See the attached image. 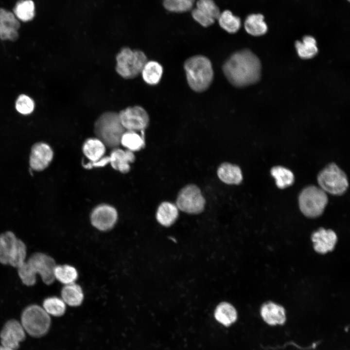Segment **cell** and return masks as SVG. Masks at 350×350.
<instances>
[{"mask_svg": "<svg viewBox=\"0 0 350 350\" xmlns=\"http://www.w3.org/2000/svg\"><path fill=\"white\" fill-rule=\"evenodd\" d=\"M261 70L259 59L247 49L234 52L222 65L225 77L236 88L245 87L257 82L260 77Z\"/></svg>", "mask_w": 350, "mask_h": 350, "instance_id": "obj_1", "label": "cell"}, {"mask_svg": "<svg viewBox=\"0 0 350 350\" xmlns=\"http://www.w3.org/2000/svg\"><path fill=\"white\" fill-rule=\"evenodd\" d=\"M56 265L55 261L52 257L37 252L32 254L18 268V273L22 283L26 286L35 285L37 274L46 284L50 285L55 280L54 270Z\"/></svg>", "mask_w": 350, "mask_h": 350, "instance_id": "obj_2", "label": "cell"}, {"mask_svg": "<svg viewBox=\"0 0 350 350\" xmlns=\"http://www.w3.org/2000/svg\"><path fill=\"white\" fill-rule=\"evenodd\" d=\"M183 68L189 87L194 91L202 92L211 84L214 71L210 60L202 55H196L187 59Z\"/></svg>", "mask_w": 350, "mask_h": 350, "instance_id": "obj_3", "label": "cell"}, {"mask_svg": "<svg viewBox=\"0 0 350 350\" xmlns=\"http://www.w3.org/2000/svg\"><path fill=\"white\" fill-rule=\"evenodd\" d=\"M125 131L119 113L116 112H105L94 122V132L96 138L110 148H117L121 144V139Z\"/></svg>", "mask_w": 350, "mask_h": 350, "instance_id": "obj_4", "label": "cell"}, {"mask_svg": "<svg viewBox=\"0 0 350 350\" xmlns=\"http://www.w3.org/2000/svg\"><path fill=\"white\" fill-rule=\"evenodd\" d=\"M26 246L11 231L0 235V263L18 268L25 261Z\"/></svg>", "mask_w": 350, "mask_h": 350, "instance_id": "obj_5", "label": "cell"}, {"mask_svg": "<svg viewBox=\"0 0 350 350\" xmlns=\"http://www.w3.org/2000/svg\"><path fill=\"white\" fill-rule=\"evenodd\" d=\"M147 61L146 54L142 51L124 47L116 55L115 70L122 77L132 79L140 74Z\"/></svg>", "mask_w": 350, "mask_h": 350, "instance_id": "obj_6", "label": "cell"}, {"mask_svg": "<svg viewBox=\"0 0 350 350\" xmlns=\"http://www.w3.org/2000/svg\"><path fill=\"white\" fill-rule=\"evenodd\" d=\"M25 332L34 337H40L49 332L51 324L50 315L36 304L26 307L21 315V322Z\"/></svg>", "mask_w": 350, "mask_h": 350, "instance_id": "obj_7", "label": "cell"}, {"mask_svg": "<svg viewBox=\"0 0 350 350\" xmlns=\"http://www.w3.org/2000/svg\"><path fill=\"white\" fill-rule=\"evenodd\" d=\"M328 201V196L320 187L310 185L305 187L298 197L299 208L306 217H317L323 212Z\"/></svg>", "mask_w": 350, "mask_h": 350, "instance_id": "obj_8", "label": "cell"}, {"mask_svg": "<svg viewBox=\"0 0 350 350\" xmlns=\"http://www.w3.org/2000/svg\"><path fill=\"white\" fill-rule=\"evenodd\" d=\"M317 180L321 189L332 195H342L349 187L346 175L334 163L328 164L320 171Z\"/></svg>", "mask_w": 350, "mask_h": 350, "instance_id": "obj_9", "label": "cell"}, {"mask_svg": "<svg viewBox=\"0 0 350 350\" xmlns=\"http://www.w3.org/2000/svg\"><path fill=\"white\" fill-rule=\"evenodd\" d=\"M206 200L200 189L190 184L183 187L177 194L175 205L180 210L188 214H198L205 208Z\"/></svg>", "mask_w": 350, "mask_h": 350, "instance_id": "obj_10", "label": "cell"}, {"mask_svg": "<svg viewBox=\"0 0 350 350\" xmlns=\"http://www.w3.org/2000/svg\"><path fill=\"white\" fill-rule=\"evenodd\" d=\"M118 113L121 122L125 130L141 131L149 125V115L141 106L127 107Z\"/></svg>", "mask_w": 350, "mask_h": 350, "instance_id": "obj_11", "label": "cell"}, {"mask_svg": "<svg viewBox=\"0 0 350 350\" xmlns=\"http://www.w3.org/2000/svg\"><path fill=\"white\" fill-rule=\"evenodd\" d=\"M135 159V157L133 152L127 149L123 150L117 147L113 149L109 157H103L99 161L92 164H87L85 167L89 168L92 167L102 166L109 162L115 170L122 173H126L130 170V163L134 162Z\"/></svg>", "mask_w": 350, "mask_h": 350, "instance_id": "obj_12", "label": "cell"}, {"mask_svg": "<svg viewBox=\"0 0 350 350\" xmlns=\"http://www.w3.org/2000/svg\"><path fill=\"white\" fill-rule=\"evenodd\" d=\"M118 219V212L116 209L108 204H101L92 211L90 221L92 226L101 231L111 229Z\"/></svg>", "mask_w": 350, "mask_h": 350, "instance_id": "obj_13", "label": "cell"}, {"mask_svg": "<svg viewBox=\"0 0 350 350\" xmlns=\"http://www.w3.org/2000/svg\"><path fill=\"white\" fill-rule=\"evenodd\" d=\"M0 338L1 345L17 350L20 343L26 338V332L20 322L16 319H10L1 329Z\"/></svg>", "mask_w": 350, "mask_h": 350, "instance_id": "obj_14", "label": "cell"}, {"mask_svg": "<svg viewBox=\"0 0 350 350\" xmlns=\"http://www.w3.org/2000/svg\"><path fill=\"white\" fill-rule=\"evenodd\" d=\"M221 12L213 0H198L192 11L193 18L201 26L207 27L217 20Z\"/></svg>", "mask_w": 350, "mask_h": 350, "instance_id": "obj_15", "label": "cell"}, {"mask_svg": "<svg viewBox=\"0 0 350 350\" xmlns=\"http://www.w3.org/2000/svg\"><path fill=\"white\" fill-rule=\"evenodd\" d=\"M53 158V151L47 143L38 142L32 147L29 156L30 167L36 171H42L50 164Z\"/></svg>", "mask_w": 350, "mask_h": 350, "instance_id": "obj_16", "label": "cell"}, {"mask_svg": "<svg viewBox=\"0 0 350 350\" xmlns=\"http://www.w3.org/2000/svg\"><path fill=\"white\" fill-rule=\"evenodd\" d=\"M20 26L19 21L14 13L4 8H0V38L3 40L14 41L19 37L18 30Z\"/></svg>", "mask_w": 350, "mask_h": 350, "instance_id": "obj_17", "label": "cell"}, {"mask_svg": "<svg viewBox=\"0 0 350 350\" xmlns=\"http://www.w3.org/2000/svg\"><path fill=\"white\" fill-rule=\"evenodd\" d=\"M337 238L332 229L320 228L312 235L315 250L321 254L332 251L335 246Z\"/></svg>", "mask_w": 350, "mask_h": 350, "instance_id": "obj_18", "label": "cell"}, {"mask_svg": "<svg viewBox=\"0 0 350 350\" xmlns=\"http://www.w3.org/2000/svg\"><path fill=\"white\" fill-rule=\"evenodd\" d=\"M261 315L264 322L271 326L283 325L286 319L284 308L272 302L265 303L262 306Z\"/></svg>", "mask_w": 350, "mask_h": 350, "instance_id": "obj_19", "label": "cell"}, {"mask_svg": "<svg viewBox=\"0 0 350 350\" xmlns=\"http://www.w3.org/2000/svg\"><path fill=\"white\" fill-rule=\"evenodd\" d=\"M217 174L221 181L228 185H239L243 179L240 167L229 162L221 164L218 168Z\"/></svg>", "mask_w": 350, "mask_h": 350, "instance_id": "obj_20", "label": "cell"}, {"mask_svg": "<svg viewBox=\"0 0 350 350\" xmlns=\"http://www.w3.org/2000/svg\"><path fill=\"white\" fill-rule=\"evenodd\" d=\"M106 146L97 138H89L86 140L82 150L86 157L90 160L87 164H92L100 160L105 153Z\"/></svg>", "mask_w": 350, "mask_h": 350, "instance_id": "obj_21", "label": "cell"}, {"mask_svg": "<svg viewBox=\"0 0 350 350\" xmlns=\"http://www.w3.org/2000/svg\"><path fill=\"white\" fill-rule=\"evenodd\" d=\"M178 217V209L175 204L164 201L158 206L156 212V219L162 226L170 227Z\"/></svg>", "mask_w": 350, "mask_h": 350, "instance_id": "obj_22", "label": "cell"}, {"mask_svg": "<svg viewBox=\"0 0 350 350\" xmlns=\"http://www.w3.org/2000/svg\"><path fill=\"white\" fill-rule=\"evenodd\" d=\"M163 73V68L159 63L154 60H148L140 74L145 83L151 86H155L160 82Z\"/></svg>", "mask_w": 350, "mask_h": 350, "instance_id": "obj_23", "label": "cell"}, {"mask_svg": "<svg viewBox=\"0 0 350 350\" xmlns=\"http://www.w3.org/2000/svg\"><path fill=\"white\" fill-rule=\"evenodd\" d=\"M61 296L66 304L72 307L80 305L84 299L81 287L75 282L65 285L62 289Z\"/></svg>", "mask_w": 350, "mask_h": 350, "instance_id": "obj_24", "label": "cell"}, {"mask_svg": "<svg viewBox=\"0 0 350 350\" xmlns=\"http://www.w3.org/2000/svg\"><path fill=\"white\" fill-rule=\"evenodd\" d=\"M246 32L253 36H260L267 31V26L264 21V16L261 14L248 15L244 23Z\"/></svg>", "mask_w": 350, "mask_h": 350, "instance_id": "obj_25", "label": "cell"}, {"mask_svg": "<svg viewBox=\"0 0 350 350\" xmlns=\"http://www.w3.org/2000/svg\"><path fill=\"white\" fill-rule=\"evenodd\" d=\"M214 317L223 325L228 326L236 320L237 313L235 308L231 304L223 302L216 307Z\"/></svg>", "mask_w": 350, "mask_h": 350, "instance_id": "obj_26", "label": "cell"}, {"mask_svg": "<svg viewBox=\"0 0 350 350\" xmlns=\"http://www.w3.org/2000/svg\"><path fill=\"white\" fill-rule=\"evenodd\" d=\"M19 21H31L35 15V7L32 0H19L16 4L13 12Z\"/></svg>", "mask_w": 350, "mask_h": 350, "instance_id": "obj_27", "label": "cell"}, {"mask_svg": "<svg viewBox=\"0 0 350 350\" xmlns=\"http://www.w3.org/2000/svg\"><path fill=\"white\" fill-rule=\"evenodd\" d=\"M270 174L276 181L277 186L281 189L291 186L295 181V176L289 169L281 166L273 167Z\"/></svg>", "mask_w": 350, "mask_h": 350, "instance_id": "obj_28", "label": "cell"}, {"mask_svg": "<svg viewBox=\"0 0 350 350\" xmlns=\"http://www.w3.org/2000/svg\"><path fill=\"white\" fill-rule=\"evenodd\" d=\"M295 45L298 54L302 58H311L317 53L315 39L312 36H304L302 42L297 41Z\"/></svg>", "mask_w": 350, "mask_h": 350, "instance_id": "obj_29", "label": "cell"}, {"mask_svg": "<svg viewBox=\"0 0 350 350\" xmlns=\"http://www.w3.org/2000/svg\"><path fill=\"white\" fill-rule=\"evenodd\" d=\"M144 140L138 132L125 130L121 139V144L131 152H136L144 147Z\"/></svg>", "mask_w": 350, "mask_h": 350, "instance_id": "obj_30", "label": "cell"}, {"mask_svg": "<svg viewBox=\"0 0 350 350\" xmlns=\"http://www.w3.org/2000/svg\"><path fill=\"white\" fill-rule=\"evenodd\" d=\"M220 26L226 32L234 34L238 31L241 25L240 18L226 10L220 13L218 19Z\"/></svg>", "mask_w": 350, "mask_h": 350, "instance_id": "obj_31", "label": "cell"}, {"mask_svg": "<svg viewBox=\"0 0 350 350\" xmlns=\"http://www.w3.org/2000/svg\"><path fill=\"white\" fill-rule=\"evenodd\" d=\"M55 280L64 285L75 282L78 278V272L73 266L68 265H56L54 270Z\"/></svg>", "mask_w": 350, "mask_h": 350, "instance_id": "obj_32", "label": "cell"}, {"mask_svg": "<svg viewBox=\"0 0 350 350\" xmlns=\"http://www.w3.org/2000/svg\"><path fill=\"white\" fill-rule=\"evenodd\" d=\"M42 308L50 315L60 316L66 312V304L61 298L51 297L44 300Z\"/></svg>", "mask_w": 350, "mask_h": 350, "instance_id": "obj_33", "label": "cell"}, {"mask_svg": "<svg viewBox=\"0 0 350 350\" xmlns=\"http://www.w3.org/2000/svg\"><path fill=\"white\" fill-rule=\"evenodd\" d=\"M195 0H163V6L168 11L182 13L190 10Z\"/></svg>", "mask_w": 350, "mask_h": 350, "instance_id": "obj_34", "label": "cell"}, {"mask_svg": "<svg viewBox=\"0 0 350 350\" xmlns=\"http://www.w3.org/2000/svg\"><path fill=\"white\" fill-rule=\"evenodd\" d=\"M15 106L19 113L27 115L33 111L35 108V103L33 99L28 96L21 94L17 98Z\"/></svg>", "mask_w": 350, "mask_h": 350, "instance_id": "obj_35", "label": "cell"}, {"mask_svg": "<svg viewBox=\"0 0 350 350\" xmlns=\"http://www.w3.org/2000/svg\"><path fill=\"white\" fill-rule=\"evenodd\" d=\"M0 350H13L0 345Z\"/></svg>", "mask_w": 350, "mask_h": 350, "instance_id": "obj_36", "label": "cell"}, {"mask_svg": "<svg viewBox=\"0 0 350 350\" xmlns=\"http://www.w3.org/2000/svg\"><path fill=\"white\" fill-rule=\"evenodd\" d=\"M348 0L349 1L350 0Z\"/></svg>", "mask_w": 350, "mask_h": 350, "instance_id": "obj_37", "label": "cell"}]
</instances>
